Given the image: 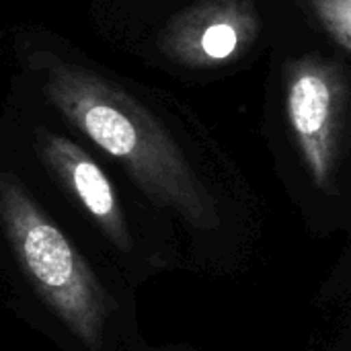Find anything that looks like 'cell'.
<instances>
[{
    "label": "cell",
    "instance_id": "obj_1",
    "mask_svg": "<svg viewBox=\"0 0 351 351\" xmlns=\"http://www.w3.org/2000/svg\"><path fill=\"white\" fill-rule=\"evenodd\" d=\"M0 302L58 351H144L130 282L4 156Z\"/></svg>",
    "mask_w": 351,
    "mask_h": 351
},
{
    "label": "cell",
    "instance_id": "obj_2",
    "mask_svg": "<svg viewBox=\"0 0 351 351\" xmlns=\"http://www.w3.org/2000/svg\"><path fill=\"white\" fill-rule=\"evenodd\" d=\"M31 64L60 119L111 162L156 214L193 230L212 226L208 189L181 144L146 105L51 51H35Z\"/></svg>",
    "mask_w": 351,
    "mask_h": 351
},
{
    "label": "cell",
    "instance_id": "obj_3",
    "mask_svg": "<svg viewBox=\"0 0 351 351\" xmlns=\"http://www.w3.org/2000/svg\"><path fill=\"white\" fill-rule=\"evenodd\" d=\"M66 222L128 282L165 267L167 220L123 189L107 160L76 134L35 123L21 162Z\"/></svg>",
    "mask_w": 351,
    "mask_h": 351
},
{
    "label": "cell",
    "instance_id": "obj_4",
    "mask_svg": "<svg viewBox=\"0 0 351 351\" xmlns=\"http://www.w3.org/2000/svg\"><path fill=\"white\" fill-rule=\"evenodd\" d=\"M284 103L302 162L313 181L325 187L339 158L350 107V78L335 60L306 53L286 66Z\"/></svg>",
    "mask_w": 351,
    "mask_h": 351
},
{
    "label": "cell",
    "instance_id": "obj_5",
    "mask_svg": "<svg viewBox=\"0 0 351 351\" xmlns=\"http://www.w3.org/2000/svg\"><path fill=\"white\" fill-rule=\"evenodd\" d=\"M259 33L257 0H197L162 25L156 47L175 66L216 70L251 51Z\"/></svg>",
    "mask_w": 351,
    "mask_h": 351
},
{
    "label": "cell",
    "instance_id": "obj_6",
    "mask_svg": "<svg viewBox=\"0 0 351 351\" xmlns=\"http://www.w3.org/2000/svg\"><path fill=\"white\" fill-rule=\"evenodd\" d=\"M321 29L351 53V0H302Z\"/></svg>",
    "mask_w": 351,
    "mask_h": 351
},
{
    "label": "cell",
    "instance_id": "obj_7",
    "mask_svg": "<svg viewBox=\"0 0 351 351\" xmlns=\"http://www.w3.org/2000/svg\"><path fill=\"white\" fill-rule=\"evenodd\" d=\"M144 351H146V350H144Z\"/></svg>",
    "mask_w": 351,
    "mask_h": 351
}]
</instances>
